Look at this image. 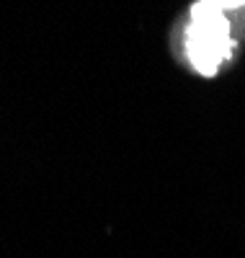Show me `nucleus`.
Listing matches in <instances>:
<instances>
[{"label": "nucleus", "instance_id": "f257e3e1", "mask_svg": "<svg viewBox=\"0 0 245 258\" xmlns=\"http://www.w3.org/2000/svg\"><path fill=\"white\" fill-rule=\"evenodd\" d=\"M230 49H232V39L204 34V31L191 29V26L186 31V54H189L194 68L207 78L219 70V64L230 57Z\"/></svg>", "mask_w": 245, "mask_h": 258}, {"label": "nucleus", "instance_id": "f03ea898", "mask_svg": "<svg viewBox=\"0 0 245 258\" xmlns=\"http://www.w3.org/2000/svg\"><path fill=\"white\" fill-rule=\"evenodd\" d=\"M191 29L230 39V21L225 18V11L212 0H196L191 6Z\"/></svg>", "mask_w": 245, "mask_h": 258}, {"label": "nucleus", "instance_id": "7ed1b4c3", "mask_svg": "<svg viewBox=\"0 0 245 258\" xmlns=\"http://www.w3.org/2000/svg\"><path fill=\"white\" fill-rule=\"evenodd\" d=\"M214 6H219L222 11H230V8H240L245 6V0H212Z\"/></svg>", "mask_w": 245, "mask_h": 258}]
</instances>
